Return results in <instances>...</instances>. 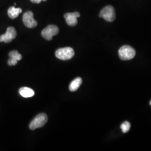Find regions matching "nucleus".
I'll use <instances>...</instances> for the list:
<instances>
[{"instance_id": "nucleus-2", "label": "nucleus", "mask_w": 151, "mask_h": 151, "mask_svg": "<svg viewBox=\"0 0 151 151\" xmlns=\"http://www.w3.org/2000/svg\"><path fill=\"white\" fill-rule=\"evenodd\" d=\"M48 121V116L45 113H40L37 115L29 124V128L35 130L43 127Z\"/></svg>"}, {"instance_id": "nucleus-3", "label": "nucleus", "mask_w": 151, "mask_h": 151, "mask_svg": "<svg viewBox=\"0 0 151 151\" xmlns=\"http://www.w3.org/2000/svg\"><path fill=\"white\" fill-rule=\"evenodd\" d=\"M75 55V51L70 47H65L57 49L55 52V56L57 58L62 60H70Z\"/></svg>"}, {"instance_id": "nucleus-8", "label": "nucleus", "mask_w": 151, "mask_h": 151, "mask_svg": "<svg viewBox=\"0 0 151 151\" xmlns=\"http://www.w3.org/2000/svg\"><path fill=\"white\" fill-rule=\"evenodd\" d=\"M80 17V14L78 12L73 13H66L64 15L65 22L70 27H75L77 24V18Z\"/></svg>"}, {"instance_id": "nucleus-7", "label": "nucleus", "mask_w": 151, "mask_h": 151, "mask_svg": "<svg viewBox=\"0 0 151 151\" xmlns=\"http://www.w3.org/2000/svg\"><path fill=\"white\" fill-rule=\"evenodd\" d=\"M17 35L15 29L14 27H10L7 29L5 34L0 36V42H5L9 43L12 42L13 39L16 38Z\"/></svg>"}, {"instance_id": "nucleus-14", "label": "nucleus", "mask_w": 151, "mask_h": 151, "mask_svg": "<svg viewBox=\"0 0 151 151\" xmlns=\"http://www.w3.org/2000/svg\"><path fill=\"white\" fill-rule=\"evenodd\" d=\"M42 1H46L47 0H30V1H31L32 3H34V4H39Z\"/></svg>"}, {"instance_id": "nucleus-12", "label": "nucleus", "mask_w": 151, "mask_h": 151, "mask_svg": "<svg viewBox=\"0 0 151 151\" xmlns=\"http://www.w3.org/2000/svg\"><path fill=\"white\" fill-rule=\"evenodd\" d=\"M82 83V80L81 77H77L71 82L69 86L70 91H76L78 89Z\"/></svg>"}, {"instance_id": "nucleus-5", "label": "nucleus", "mask_w": 151, "mask_h": 151, "mask_svg": "<svg viewBox=\"0 0 151 151\" xmlns=\"http://www.w3.org/2000/svg\"><path fill=\"white\" fill-rule=\"evenodd\" d=\"M59 32V28L54 25H50L45 27L42 32V35L45 39L51 40L53 37Z\"/></svg>"}, {"instance_id": "nucleus-15", "label": "nucleus", "mask_w": 151, "mask_h": 151, "mask_svg": "<svg viewBox=\"0 0 151 151\" xmlns=\"http://www.w3.org/2000/svg\"><path fill=\"white\" fill-rule=\"evenodd\" d=\"M150 105H151V101H150Z\"/></svg>"}, {"instance_id": "nucleus-4", "label": "nucleus", "mask_w": 151, "mask_h": 151, "mask_svg": "<svg viewBox=\"0 0 151 151\" xmlns=\"http://www.w3.org/2000/svg\"><path fill=\"white\" fill-rule=\"evenodd\" d=\"M99 17H102L106 22H114L116 18V15L113 6L108 5L104 7L100 11Z\"/></svg>"}, {"instance_id": "nucleus-1", "label": "nucleus", "mask_w": 151, "mask_h": 151, "mask_svg": "<svg viewBox=\"0 0 151 151\" xmlns=\"http://www.w3.org/2000/svg\"><path fill=\"white\" fill-rule=\"evenodd\" d=\"M119 58L123 60H128L133 59L135 55L134 49L129 45H124L119 49Z\"/></svg>"}, {"instance_id": "nucleus-9", "label": "nucleus", "mask_w": 151, "mask_h": 151, "mask_svg": "<svg viewBox=\"0 0 151 151\" xmlns=\"http://www.w3.org/2000/svg\"><path fill=\"white\" fill-rule=\"evenodd\" d=\"M9 60H8V65L10 66L15 65L17 63V61L22 59V55L19 53L17 50H12L9 54Z\"/></svg>"}, {"instance_id": "nucleus-13", "label": "nucleus", "mask_w": 151, "mask_h": 151, "mask_svg": "<svg viewBox=\"0 0 151 151\" xmlns=\"http://www.w3.org/2000/svg\"><path fill=\"white\" fill-rule=\"evenodd\" d=\"M120 128L122 130V132L125 133H127L130 128V124L129 122H124V123H123L120 125Z\"/></svg>"}, {"instance_id": "nucleus-10", "label": "nucleus", "mask_w": 151, "mask_h": 151, "mask_svg": "<svg viewBox=\"0 0 151 151\" xmlns=\"http://www.w3.org/2000/svg\"><path fill=\"white\" fill-rule=\"evenodd\" d=\"M19 93L22 97L28 98L32 97L34 95L35 92L32 89L29 87H23L19 89Z\"/></svg>"}, {"instance_id": "nucleus-6", "label": "nucleus", "mask_w": 151, "mask_h": 151, "mask_svg": "<svg viewBox=\"0 0 151 151\" xmlns=\"http://www.w3.org/2000/svg\"><path fill=\"white\" fill-rule=\"evenodd\" d=\"M22 21L25 26L28 28H34L38 25L37 22L34 19V14L32 11H27L23 15Z\"/></svg>"}, {"instance_id": "nucleus-11", "label": "nucleus", "mask_w": 151, "mask_h": 151, "mask_svg": "<svg viewBox=\"0 0 151 151\" xmlns=\"http://www.w3.org/2000/svg\"><path fill=\"white\" fill-rule=\"evenodd\" d=\"M22 12V9L20 8H16L15 6H11L7 11L8 16L12 19H14L17 17L19 14Z\"/></svg>"}]
</instances>
